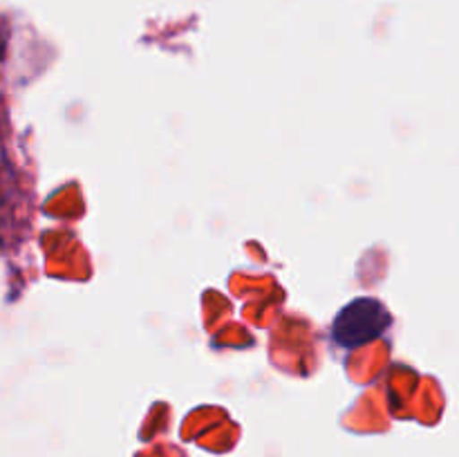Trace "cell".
Listing matches in <instances>:
<instances>
[{"label": "cell", "mask_w": 459, "mask_h": 457, "mask_svg": "<svg viewBox=\"0 0 459 457\" xmlns=\"http://www.w3.org/2000/svg\"><path fill=\"white\" fill-rule=\"evenodd\" d=\"M393 325V314L379 298L359 296L336 312L330 325L332 343L341 349H357L381 339Z\"/></svg>", "instance_id": "obj_1"}]
</instances>
